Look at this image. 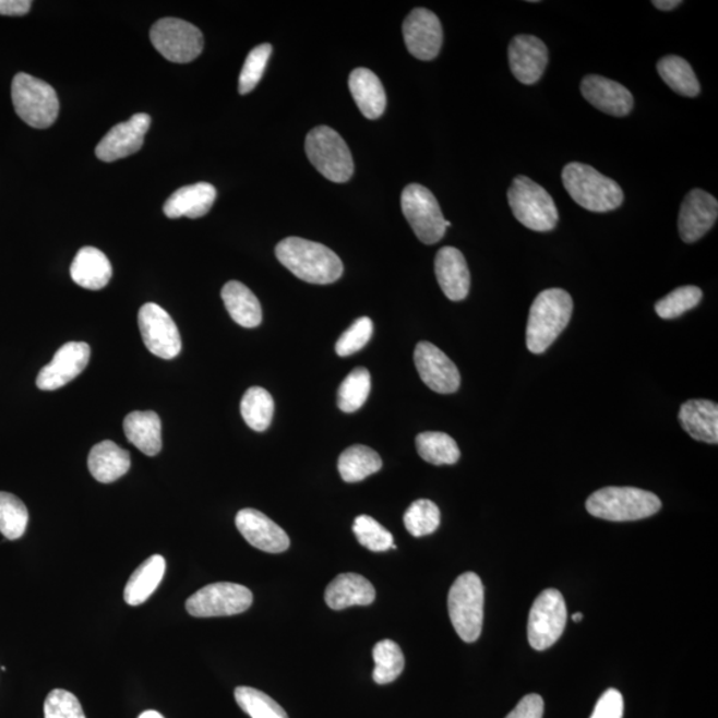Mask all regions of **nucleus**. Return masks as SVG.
Listing matches in <instances>:
<instances>
[{
  "instance_id": "nucleus-6",
  "label": "nucleus",
  "mask_w": 718,
  "mask_h": 718,
  "mask_svg": "<svg viewBox=\"0 0 718 718\" xmlns=\"http://www.w3.org/2000/svg\"><path fill=\"white\" fill-rule=\"evenodd\" d=\"M508 204L516 220L535 232H550L555 229L559 213L553 199L543 187L528 179L516 176L507 193Z\"/></svg>"
},
{
  "instance_id": "nucleus-18",
  "label": "nucleus",
  "mask_w": 718,
  "mask_h": 718,
  "mask_svg": "<svg viewBox=\"0 0 718 718\" xmlns=\"http://www.w3.org/2000/svg\"><path fill=\"white\" fill-rule=\"evenodd\" d=\"M718 203L716 198L703 190L686 194L679 215L681 240L693 243L707 235L717 222Z\"/></svg>"
},
{
  "instance_id": "nucleus-17",
  "label": "nucleus",
  "mask_w": 718,
  "mask_h": 718,
  "mask_svg": "<svg viewBox=\"0 0 718 718\" xmlns=\"http://www.w3.org/2000/svg\"><path fill=\"white\" fill-rule=\"evenodd\" d=\"M149 127L151 117L147 113H137L124 123L115 125L97 144V159L112 163L136 154L143 147Z\"/></svg>"
},
{
  "instance_id": "nucleus-29",
  "label": "nucleus",
  "mask_w": 718,
  "mask_h": 718,
  "mask_svg": "<svg viewBox=\"0 0 718 718\" xmlns=\"http://www.w3.org/2000/svg\"><path fill=\"white\" fill-rule=\"evenodd\" d=\"M127 440L140 452L155 456L161 452V421L155 411H133L124 419Z\"/></svg>"
},
{
  "instance_id": "nucleus-30",
  "label": "nucleus",
  "mask_w": 718,
  "mask_h": 718,
  "mask_svg": "<svg viewBox=\"0 0 718 718\" xmlns=\"http://www.w3.org/2000/svg\"><path fill=\"white\" fill-rule=\"evenodd\" d=\"M223 301L230 318L242 327H258L263 322V309L259 298L246 285L239 282L225 284L222 290Z\"/></svg>"
},
{
  "instance_id": "nucleus-16",
  "label": "nucleus",
  "mask_w": 718,
  "mask_h": 718,
  "mask_svg": "<svg viewBox=\"0 0 718 718\" xmlns=\"http://www.w3.org/2000/svg\"><path fill=\"white\" fill-rule=\"evenodd\" d=\"M91 358V348L85 343H69L62 346L52 361L40 370L36 386L43 392H53L81 375Z\"/></svg>"
},
{
  "instance_id": "nucleus-34",
  "label": "nucleus",
  "mask_w": 718,
  "mask_h": 718,
  "mask_svg": "<svg viewBox=\"0 0 718 718\" xmlns=\"http://www.w3.org/2000/svg\"><path fill=\"white\" fill-rule=\"evenodd\" d=\"M241 416L249 428L263 433L275 416V400L263 387L248 388L241 400Z\"/></svg>"
},
{
  "instance_id": "nucleus-44",
  "label": "nucleus",
  "mask_w": 718,
  "mask_h": 718,
  "mask_svg": "<svg viewBox=\"0 0 718 718\" xmlns=\"http://www.w3.org/2000/svg\"><path fill=\"white\" fill-rule=\"evenodd\" d=\"M371 336H373V321L369 318L358 319L337 340V355L339 357L356 355L357 351L364 348Z\"/></svg>"
},
{
  "instance_id": "nucleus-5",
  "label": "nucleus",
  "mask_w": 718,
  "mask_h": 718,
  "mask_svg": "<svg viewBox=\"0 0 718 718\" xmlns=\"http://www.w3.org/2000/svg\"><path fill=\"white\" fill-rule=\"evenodd\" d=\"M448 613L456 634L466 643L477 642L483 629L484 587L474 572H465L448 593Z\"/></svg>"
},
{
  "instance_id": "nucleus-25",
  "label": "nucleus",
  "mask_w": 718,
  "mask_h": 718,
  "mask_svg": "<svg viewBox=\"0 0 718 718\" xmlns=\"http://www.w3.org/2000/svg\"><path fill=\"white\" fill-rule=\"evenodd\" d=\"M681 426L693 440L717 444L718 406L708 399H691L681 406L679 412Z\"/></svg>"
},
{
  "instance_id": "nucleus-10",
  "label": "nucleus",
  "mask_w": 718,
  "mask_h": 718,
  "mask_svg": "<svg viewBox=\"0 0 718 718\" xmlns=\"http://www.w3.org/2000/svg\"><path fill=\"white\" fill-rule=\"evenodd\" d=\"M252 602L251 589L223 582L201 588L187 600L186 608L193 618H223L246 612Z\"/></svg>"
},
{
  "instance_id": "nucleus-14",
  "label": "nucleus",
  "mask_w": 718,
  "mask_h": 718,
  "mask_svg": "<svg viewBox=\"0 0 718 718\" xmlns=\"http://www.w3.org/2000/svg\"><path fill=\"white\" fill-rule=\"evenodd\" d=\"M414 362L426 386L440 394H453L460 386L458 368L435 345L419 343L414 351Z\"/></svg>"
},
{
  "instance_id": "nucleus-46",
  "label": "nucleus",
  "mask_w": 718,
  "mask_h": 718,
  "mask_svg": "<svg viewBox=\"0 0 718 718\" xmlns=\"http://www.w3.org/2000/svg\"><path fill=\"white\" fill-rule=\"evenodd\" d=\"M624 699L622 693L617 690H608L602 693L594 709L591 718H623Z\"/></svg>"
},
{
  "instance_id": "nucleus-38",
  "label": "nucleus",
  "mask_w": 718,
  "mask_h": 718,
  "mask_svg": "<svg viewBox=\"0 0 718 718\" xmlns=\"http://www.w3.org/2000/svg\"><path fill=\"white\" fill-rule=\"evenodd\" d=\"M371 376L368 369L357 368L346 376L338 388V407L344 412H355L368 400Z\"/></svg>"
},
{
  "instance_id": "nucleus-24",
  "label": "nucleus",
  "mask_w": 718,
  "mask_h": 718,
  "mask_svg": "<svg viewBox=\"0 0 718 718\" xmlns=\"http://www.w3.org/2000/svg\"><path fill=\"white\" fill-rule=\"evenodd\" d=\"M216 198V188L208 182L182 187L164 204V213L169 218L203 217L208 215Z\"/></svg>"
},
{
  "instance_id": "nucleus-9",
  "label": "nucleus",
  "mask_w": 718,
  "mask_h": 718,
  "mask_svg": "<svg viewBox=\"0 0 718 718\" xmlns=\"http://www.w3.org/2000/svg\"><path fill=\"white\" fill-rule=\"evenodd\" d=\"M400 206L414 234L428 246L440 242L446 229L452 227V223L443 217L434 194L423 186H407L402 192Z\"/></svg>"
},
{
  "instance_id": "nucleus-8",
  "label": "nucleus",
  "mask_w": 718,
  "mask_h": 718,
  "mask_svg": "<svg viewBox=\"0 0 718 718\" xmlns=\"http://www.w3.org/2000/svg\"><path fill=\"white\" fill-rule=\"evenodd\" d=\"M306 151L310 163L327 180L346 182L355 173L348 144L331 127L321 125L308 133Z\"/></svg>"
},
{
  "instance_id": "nucleus-43",
  "label": "nucleus",
  "mask_w": 718,
  "mask_h": 718,
  "mask_svg": "<svg viewBox=\"0 0 718 718\" xmlns=\"http://www.w3.org/2000/svg\"><path fill=\"white\" fill-rule=\"evenodd\" d=\"M273 48L271 45H260L249 52L246 63H243L239 81V91L241 95L251 93L263 77L266 64L270 62Z\"/></svg>"
},
{
  "instance_id": "nucleus-35",
  "label": "nucleus",
  "mask_w": 718,
  "mask_h": 718,
  "mask_svg": "<svg viewBox=\"0 0 718 718\" xmlns=\"http://www.w3.org/2000/svg\"><path fill=\"white\" fill-rule=\"evenodd\" d=\"M416 443L418 454L431 465H455L460 458L458 444L447 434L426 431L417 436Z\"/></svg>"
},
{
  "instance_id": "nucleus-28",
  "label": "nucleus",
  "mask_w": 718,
  "mask_h": 718,
  "mask_svg": "<svg viewBox=\"0 0 718 718\" xmlns=\"http://www.w3.org/2000/svg\"><path fill=\"white\" fill-rule=\"evenodd\" d=\"M70 272L76 285L89 290L106 288L112 278V265L107 255L94 247L77 252Z\"/></svg>"
},
{
  "instance_id": "nucleus-22",
  "label": "nucleus",
  "mask_w": 718,
  "mask_h": 718,
  "mask_svg": "<svg viewBox=\"0 0 718 718\" xmlns=\"http://www.w3.org/2000/svg\"><path fill=\"white\" fill-rule=\"evenodd\" d=\"M435 276L448 300H465L470 291V271L465 255L456 248L444 247L436 253Z\"/></svg>"
},
{
  "instance_id": "nucleus-48",
  "label": "nucleus",
  "mask_w": 718,
  "mask_h": 718,
  "mask_svg": "<svg viewBox=\"0 0 718 718\" xmlns=\"http://www.w3.org/2000/svg\"><path fill=\"white\" fill-rule=\"evenodd\" d=\"M29 0H0V15L22 16L32 9Z\"/></svg>"
},
{
  "instance_id": "nucleus-32",
  "label": "nucleus",
  "mask_w": 718,
  "mask_h": 718,
  "mask_svg": "<svg viewBox=\"0 0 718 718\" xmlns=\"http://www.w3.org/2000/svg\"><path fill=\"white\" fill-rule=\"evenodd\" d=\"M382 468V459L373 448L357 444L346 448L338 459L340 478L348 483L361 482Z\"/></svg>"
},
{
  "instance_id": "nucleus-42",
  "label": "nucleus",
  "mask_w": 718,
  "mask_h": 718,
  "mask_svg": "<svg viewBox=\"0 0 718 718\" xmlns=\"http://www.w3.org/2000/svg\"><path fill=\"white\" fill-rule=\"evenodd\" d=\"M352 532H355L359 545L373 552L387 551L394 546L393 535L369 515H361L356 518Z\"/></svg>"
},
{
  "instance_id": "nucleus-19",
  "label": "nucleus",
  "mask_w": 718,
  "mask_h": 718,
  "mask_svg": "<svg viewBox=\"0 0 718 718\" xmlns=\"http://www.w3.org/2000/svg\"><path fill=\"white\" fill-rule=\"evenodd\" d=\"M508 63L522 84H535L543 76L549 64V48L537 36H515L508 47Z\"/></svg>"
},
{
  "instance_id": "nucleus-3",
  "label": "nucleus",
  "mask_w": 718,
  "mask_h": 718,
  "mask_svg": "<svg viewBox=\"0 0 718 718\" xmlns=\"http://www.w3.org/2000/svg\"><path fill=\"white\" fill-rule=\"evenodd\" d=\"M562 180L571 199L584 210L605 213L618 210L623 204L624 192L618 182L587 164H567Z\"/></svg>"
},
{
  "instance_id": "nucleus-49",
  "label": "nucleus",
  "mask_w": 718,
  "mask_h": 718,
  "mask_svg": "<svg viewBox=\"0 0 718 718\" xmlns=\"http://www.w3.org/2000/svg\"><path fill=\"white\" fill-rule=\"evenodd\" d=\"M653 4L656 9L661 11H671L679 8L681 4L680 0H654Z\"/></svg>"
},
{
  "instance_id": "nucleus-40",
  "label": "nucleus",
  "mask_w": 718,
  "mask_h": 718,
  "mask_svg": "<svg viewBox=\"0 0 718 718\" xmlns=\"http://www.w3.org/2000/svg\"><path fill=\"white\" fill-rule=\"evenodd\" d=\"M235 698L239 707L252 718H289L275 699L254 687H236Z\"/></svg>"
},
{
  "instance_id": "nucleus-12",
  "label": "nucleus",
  "mask_w": 718,
  "mask_h": 718,
  "mask_svg": "<svg viewBox=\"0 0 718 718\" xmlns=\"http://www.w3.org/2000/svg\"><path fill=\"white\" fill-rule=\"evenodd\" d=\"M567 623V607L558 589H546L534 601L528 618V642L534 649L546 650L562 637Z\"/></svg>"
},
{
  "instance_id": "nucleus-50",
  "label": "nucleus",
  "mask_w": 718,
  "mask_h": 718,
  "mask_svg": "<svg viewBox=\"0 0 718 718\" xmlns=\"http://www.w3.org/2000/svg\"><path fill=\"white\" fill-rule=\"evenodd\" d=\"M139 718H164L159 711L156 710H147L144 711V714L140 715Z\"/></svg>"
},
{
  "instance_id": "nucleus-26",
  "label": "nucleus",
  "mask_w": 718,
  "mask_h": 718,
  "mask_svg": "<svg viewBox=\"0 0 718 718\" xmlns=\"http://www.w3.org/2000/svg\"><path fill=\"white\" fill-rule=\"evenodd\" d=\"M131 468V455L112 441L95 444L88 455V470L97 482L112 483Z\"/></svg>"
},
{
  "instance_id": "nucleus-33",
  "label": "nucleus",
  "mask_w": 718,
  "mask_h": 718,
  "mask_svg": "<svg viewBox=\"0 0 718 718\" xmlns=\"http://www.w3.org/2000/svg\"><path fill=\"white\" fill-rule=\"evenodd\" d=\"M657 72L674 93L685 97H696L702 91L692 65L677 55H668L657 63Z\"/></svg>"
},
{
  "instance_id": "nucleus-23",
  "label": "nucleus",
  "mask_w": 718,
  "mask_h": 718,
  "mask_svg": "<svg viewBox=\"0 0 718 718\" xmlns=\"http://www.w3.org/2000/svg\"><path fill=\"white\" fill-rule=\"evenodd\" d=\"M375 600V588L362 575L340 574L328 584L325 601L334 611H343L355 606H370Z\"/></svg>"
},
{
  "instance_id": "nucleus-21",
  "label": "nucleus",
  "mask_w": 718,
  "mask_h": 718,
  "mask_svg": "<svg viewBox=\"0 0 718 718\" xmlns=\"http://www.w3.org/2000/svg\"><path fill=\"white\" fill-rule=\"evenodd\" d=\"M581 91L589 105L612 117H626L634 108V96L629 88L611 79L588 75L583 79Z\"/></svg>"
},
{
  "instance_id": "nucleus-1",
  "label": "nucleus",
  "mask_w": 718,
  "mask_h": 718,
  "mask_svg": "<svg viewBox=\"0 0 718 718\" xmlns=\"http://www.w3.org/2000/svg\"><path fill=\"white\" fill-rule=\"evenodd\" d=\"M276 255L286 270L309 284H333L344 273L343 261L332 249L300 237H288L279 242Z\"/></svg>"
},
{
  "instance_id": "nucleus-2",
  "label": "nucleus",
  "mask_w": 718,
  "mask_h": 718,
  "mask_svg": "<svg viewBox=\"0 0 718 718\" xmlns=\"http://www.w3.org/2000/svg\"><path fill=\"white\" fill-rule=\"evenodd\" d=\"M574 302L563 289L541 291L529 309L526 343L529 351L541 355L555 343L570 324Z\"/></svg>"
},
{
  "instance_id": "nucleus-13",
  "label": "nucleus",
  "mask_w": 718,
  "mask_h": 718,
  "mask_svg": "<svg viewBox=\"0 0 718 718\" xmlns=\"http://www.w3.org/2000/svg\"><path fill=\"white\" fill-rule=\"evenodd\" d=\"M143 343L156 357L173 359L180 355L181 337L175 321L161 307L145 303L139 312Z\"/></svg>"
},
{
  "instance_id": "nucleus-37",
  "label": "nucleus",
  "mask_w": 718,
  "mask_h": 718,
  "mask_svg": "<svg viewBox=\"0 0 718 718\" xmlns=\"http://www.w3.org/2000/svg\"><path fill=\"white\" fill-rule=\"evenodd\" d=\"M28 525V511L20 498L0 491V534L5 539H21Z\"/></svg>"
},
{
  "instance_id": "nucleus-20",
  "label": "nucleus",
  "mask_w": 718,
  "mask_h": 718,
  "mask_svg": "<svg viewBox=\"0 0 718 718\" xmlns=\"http://www.w3.org/2000/svg\"><path fill=\"white\" fill-rule=\"evenodd\" d=\"M236 527L255 549L267 553H282L289 549L288 534L258 510H241L236 515Z\"/></svg>"
},
{
  "instance_id": "nucleus-47",
  "label": "nucleus",
  "mask_w": 718,
  "mask_h": 718,
  "mask_svg": "<svg viewBox=\"0 0 718 718\" xmlns=\"http://www.w3.org/2000/svg\"><path fill=\"white\" fill-rule=\"evenodd\" d=\"M545 702L539 695L523 697L506 718H543Z\"/></svg>"
},
{
  "instance_id": "nucleus-45",
  "label": "nucleus",
  "mask_w": 718,
  "mask_h": 718,
  "mask_svg": "<svg viewBox=\"0 0 718 718\" xmlns=\"http://www.w3.org/2000/svg\"><path fill=\"white\" fill-rule=\"evenodd\" d=\"M45 718H85L81 702L71 692L53 690L45 702Z\"/></svg>"
},
{
  "instance_id": "nucleus-27",
  "label": "nucleus",
  "mask_w": 718,
  "mask_h": 718,
  "mask_svg": "<svg viewBox=\"0 0 718 718\" xmlns=\"http://www.w3.org/2000/svg\"><path fill=\"white\" fill-rule=\"evenodd\" d=\"M349 88L356 105L364 118L375 120L386 108L385 88L373 71L356 69L349 77Z\"/></svg>"
},
{
  "instance_id": "nucleus-51",
  "label": "nucleus",
  "mask_w": 718,
  "mask_h": 718,
  "mask_svg": "<svg viewBox=\"0 0 718 718\" xmlns=\"http://www.w3.org/2000/svg\"><path fill=\"white\" fill-rule=\"evenodd\" d=\"M572 620H574L575 623H581L583 620V613L582 612L575 613L574 617H572Z\"/></svg>"
},
{
  "instance_id": "nucleus-39",
  "label": "nucleus",
  "mask_w": 718,
  "mask_h": 718,
  "mask_svg": "<svg viewBox=\"0 0 718 718\" xmlns=\"http://www.w3.org/2000/svg\"><path fill=\"white\" fill-rule=\"evenodd\" d=\"M404 523L412 537L421 538L436 531L441 525V511L429 499H419L407 508Z\"/></svg>"
},
{
  "instance_id": "nucleus-31",
  "label": "nucleus",
  "mask_w": 718,
  "mask_h": 718,
  "mask_svg": "<svg viewBox=\"0 0 718 718\" xmlns=\"http://www.w3.org/2000/svg\"><path fill=\"white\" fill-rule=\"evenodd\" d=\"M167 563L161 555H154L140 564L128 581L124 589V600L128 606H140L151 598L157 587L160 586L166 575Z\"/></svg>"
},
{
  "instance_id": "nucleus-4",
  "label": "nucleus",
  "mask_w": 718,
  "mask_h": 718,
  "mask_svg": "<svg viewBox=\"0 0 718 718\" xmlns=\"http://www.w3.org/2000/svg\"><path fill=\"white\" fill-rule=\"evenodd\" d=\"M586 507L595 518L635 522L659 513L661 501L654 492L635 487H606L588 498Z\"/></svg>"
},
{
  "instance_id": "nucleus-15",
  "label": "nucleus",
  "mask_w": 718,
  "mask_h": 718,
  "mask_svg": "<svg viewBox=\"0 0 718 718\" xmlns=\"http://www.w3.org/2000/svg\"><path fill=\"white\" fill-rule=\"evenodd\" d=\"M407 50L419 60H433L440 55L443 43L441 21L428 9L412 10L404 23Z\"/></svg>"
},
{
  "instance_id": "nucleus-11",
  "label": "nucleus",
  "mask_w": 718,
  "mask_h": 718,
  "mask_svg": "<svg viewBox=\"0 0 718 718\" xmlns=\"http://www.w3.org/2000/svg\"><path fill=\"white\" fill-rule=\"evenodd\" d=\"M152 45L164 58L172 63H190L200 57L204 48V38L192 23L166 17L151 28Z\"/></svg>"
},
{
  "instance_id": "nucleus-7",
  "label": "nucleus",
  "mask_w": 718,
  "mask_h": 718,
  "mask_svg": "<svg viewBox=\"0 0 718 718\" xmlns=\"http://www.w3.org/2000/svg\"><path fill=\"white\" fill-rule=\"evenodd\" d=\"M12 105L24 123L45 130L51 127L59 115L57 91L50 84L28 74H17L12 81Z\"/></svg>"
},
{
  "instance_id": "nucleus-36",
  "label": "nucleus",
  "mask_w": 718,
  "mask_h": 718,
  "mask_svg": "<svg viewBox=\"0 0 718 718\" xmlns=\"http://www.w3.org/2000/svg\"><path fill=\"white\" fill-rule=\"evenodd\" d=\"M373 659L375 662L373 679L376 684H391L404 672V653L397 643L388 641V638L375 644Z\"/></svg>"
},
{
  "instance_id": "nucleus-41",
  "label": "nucleus",
  "mask_w": 718,
  "mask_h": 718,
  "mask_svg": "<svg viewBox=\"0 0 718 718\" xmlns=\"http://www.w3.org/2000/svg\"><path fill=\"white\" fill-rule=\"evenodd\" d=\"M702 300L703 291L697 286H681L657 302L655 309L661 319L673 320L695 309Z\"/></svg>"
}]
</instances>
